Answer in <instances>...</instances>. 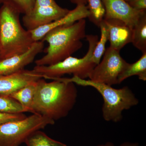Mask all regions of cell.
<instances>
[{
    "label": "cell",
    "mask_w": 146,
    "mask_h": 146,
    "mask_svg": "<svg viewBox=\"0 0 146 146\" xmlns=\"http://www.w3.org/2000/svg\"><path fill=\"white\" fill-rule=\"evenodd\" d=\"M37 80L32 104V113L39 114L55 122L67 117L76 102L75 84L64 78L52 79L48 82Z\"/></svg>",
    "instance_id": "obj_1"
},
{
    "label": "cell",
    "mask_w": 146,
    "mask_h": 146,
    "mask_svg": "<svg viewBox=\"0 0 146 146\" xmlns=\"http://www.w3.org/2000/svg\"><path fill=\"white\" fill-rule=\"evenodd\" d=\"M86 20L82 19L49 31L41 40L48 44L44 49L46 54L35 60L36 65H53L80 49L83 46L82 40L86 37Z\"/></svg>",
    "instance_id": "obj_2"
},
{
    "label": "cell",
    "mask_w": 146,
    "mask_h": 146,
    "mask_svg": "<svg viewBox=\"0 0 146 146\" xmlns=\"http://www.w3.org/2000/svg\"><path fill=\"white\" fill-rule=\"evenodd\" d=\"M20 14L8 3L3 4L0 8L1 59L24 53L35 42L31 31L22 26Z\"/></svg>",
    "instance_id": "obj_3"
},
{
    "label": "cell",
    "mask_w": 146,
    "mask_h": 146,
    "mask_svg": "<svg viewBox=\"0 0 146 146\" xmlns=\"http://www.w3.org/2000/svg\"><path fill=\"white\" fill-rule=\"evenodd\" d=\"M64 78L80 86H91L101 95L104 100L102 114L106 121H120L122 119L124 110L129 109L139 103L138 98L128 86L116 89L107 84L82 79L75 76Z\"/></svg>",
    "instance_id": "obj_4"
},
{
    "label": "cell",
    "mask_w": 146,
    "mask_h": 146,
    "mask_svg": "<svg viewBox=\"0 0 146 146\" xmlns=\"http://www.w3.org/2000/svg\"><path fill=\"white\" fill-rule=\"evenodd\" d=\"M85 38L89 43V49L83 57L79 58L70 56L53 65H36L33 70L47 79L59 78L65 74H72L82 79L89 78L96 65L92 58L99 39L98 35H86Z\"/></svg>",
    "instance_id": "obj_5"
},
{
    "label": "cell",
    "mask_w": 146,
    "mask_h": 146,
    "mask_svg": "<svg viewBox=\"0 0 146 146\" xmlns=\"http://www.w3.org/2000/svg\"><path fill=\"white\" fill-rule=\"evenodd\" d=\"M54 123L48 118L33 114L23 119L0 125V146H20L32 132Z\"/></svg>",
    "instance_id": "obj_6"
},
{
    "label": "cell",
    "mask_w": 146,
    "mask_h": 146,
    "mask_svg": "<svg viewBox=\"0 0 146 146\" xmlns=\"http://www.w3.org/2000/svg\"><path fill=\"white\" fill-rule=\"evenodd\" d=\"M128 64L121 56L119 51L108 47L102 60L95 66L89 78L94 82L109 86L119 84L118 78Z\"/></svg>",
    "instance_id": "obj_7"
},
{
    "label": "cell",
    "mask_w": 146,
    "mask_h": 146,
    "mask_svg": "<svg viewBox=\"0 0 146 146\" xmlns=\"http://www.w3.org/2000/svg\"><path fill=\"white\" fill-rule=\"evenodd\" d=\"M70 10L58 5L54 0H35L33 8L22 18L23 26L32 31L59 20Z\"/></svg>",
    "instance_id": "obj_8"
},
{
    "label": "cell",
    "mask_w": 146,
    "mask_h": 146,
    "mask_svg": "<svg viewBox=\"0 0 146 146\" xmlns=\"http://www.w3.org/2000/svg\"><path fill=\"white\" fill-rule=\"evenodd\" d=\"M105 10L104 19H117L133 29L146 10H137L125 0H102Z\"/></svg>",
    "instance_id": "obj_9"
},
{
    "label": "cell",
    "mask_w": 146,
    "mask_h": 146,
    "mask_svg": "<svg viewBox=\"0 0 146 146\" xmlns=\"http://www.w3.org/2000/svg\"><path fill=\"white\" fill-rule=\"evenodd\" d=\"M44 43L35 42L26 52L0 60V75L10 74L24 70L33 63L37 55L44 51Z\"/></svg>",
    "instance_id": "obj_10"
},
{
    "label": "cell",
    "mask_w": 146,
    "mask_h": 146,
    "mask_svg": "<svg viewBox=\"0 0 146 146\" xmlns=\"http://www.w3.org/2000/svg\"><path fill=\"white\" fill-rule=\"evenodd\" d=\"M42 78L33 70L25 69L10 74L0 75V94L10 95Z\"/></svg>",
    "instance_id": "obj_11"
},
{
    "label": "cell",
    "mask_w": 146,
    "mask_h": 146,
    "mask_svg": "<svg viewBox=\"0 0 146 146\" xmlns=\"http://www.w3.org/2000/svg\"><path fill=\"white\" fill-rule=\"evenodd\" d=\"M89 15L88 7L86 5H77L75 8L70 10L63 18L30 31L34 42H38L41 41L45 35L52 29L64 25L72 24L82 19L88 18Z\"/></svg>",
    "instance_id": "obj_12"
},
{
    "label": "cell",
    "mask_w": 146,
    "mask_h": 146,
    "mask_svg": "<svg viewBox=\"0 0 146 146\" xmlns=\"http://www.w3.org/2000/svg\"><path fill=\"white\" fill-rule=\"evenodd\" d=\"M108 32L110 46L119 51L125 45L131 43L132 29L125 23L117 19H104Z\"/></svg>",
    "instance_id": "obj_13"
},
{
    "label": "cell",
    "mask_w": 146,
    "mask_h": 146,
    "mask_svg": "<svg viewBox=\"0 0 146 146\" xmlns=\"http://www.w3.org/2000/svg\"><path fill=\"white\" fill-rule=\"evenodd\" d=\"M37 81L24 86L9 95L19 102L27 112L32 113L33 102L36 91Z\"/></svg>",
    "instance_id": "obj_14"
},
{
    "label": "cell",
    "mask_w": 146,
    "mask_h": 146,
    "mask_svg": "<svg viewBox=\"0 0 146 146\" xmlns=\"http://www.w3.org/2000/svg\"><path fill=\"white\" fill-rule=\"evenodd\" d=\"M137 76L143 81L146 80V52L135 63L129 64L127 66L118 78V83L120 84L127 78Z\"/></svg>",
    "instance_id": "obj_15"
},
{
    "label": "cell",
    "mask_w": 146,
    "mask_h": 146,
    "mask_svg": "<svg viewBox=\"0 0 146 146\" xmlns=\"http://www.w3.org/2000/svg\"><path fill=\"white\" fill-rule=\"evenodd\" d=\"M131 43L143 54L146 52V13L132 29Z\"/></svg>",
    "instance_id": "obj_16"
},
{
    "label": "cell",
    "mask_w": 146,
    "mask_h": 146,
    "mask_svg": "<svg viewBox=\"0 0 146 146\" xmlns=\"http://www.w3.org/2000/svg\"><path fill=\"white\" fill-rule=\"evenodd\" d=\"M27 146H67L66 144L54 140L40 130L30 134L25 142Z\"/></svg>",
    "instance_id": "obj_17"
},
{
    "label": "cell",
    "mask_w": 146,
    "mask_h": 146,
    "mask_svg": "<svg viewBox=\"0 0 146 146\" xmlns=\"http://www.w3.org/2000/svg\"><path fill=\"white\" fill-rule=\"evenodd\" d=\"M89 15L88 18L95 25L99 27L104 19L105 10L102 0H86Z\"/></svg>",
    "instance_id": "obj_18"
},
{
    "label": "cell",
    "mask_w": 146,
    "mask_h": 146,
    "mask_svg": "<svg viewBox=\"0 0 146 146\" xmlns=\"http://www.w3.org/2000/svg\"><path fill=\"white\" fill-rule=\"evenodd\" d=\"M99 27L101 30V37L98 41L92 56V60L96 65L100 62L102 56L104 55L106 49V45L108 39V32L107 26L102 21Z\"/></svg>",
    "instance_id": "obj_19"
},
{
    "label": "cell",
    "mask_w": 146,
    "mask_h": 146,
    "mask_svg": "<svg viewBox=\"0 0 146 146\" xmlns=\"http://www.w3.org/2000/svg\"><path fill=\"white\" fill-rule=\"evenodd\" d=\"M27 112L26 110L16 100L9 95L0 94V112L20 113Z\"/></svg>",
    "instance_id": "obj_20"
},
{
    "label": "cell",
    "mask_w": 146,
    "mask_h": 146,
    "mask_svg": "<svg viewBox=\"0 0 146 146\" xmlns=\"http://www.w3.org/2000/svg\"><path fill=\"white\" fill-rule=\"evenodd\" d=\"M35 0H0V3H8L12 5L21 13H29L34 7Z\"/></svg>",
    "instance_id": "obj_21"
},
{
    "label": "cell",
    "mask_w": 146,
    "mask_h": 146,
    "mask_svg": "<svg viewBox=\"0 0 146 146\" xmlns=\"http://www.w3.org/2000/svg\"><path fill=\"white\" fill-rule=\"evenodd\" d=\"M27 116L24 113H7L0 112V125L23 119Z\"/></svg>",
    "instance_id": "obj_22"
},
{
    "label": "cell",
    "mask_w": 146,
    "mask_h": 146,
    "mask_svg": "<svg viewBox=\"0 0 146 146\" xmlns=\"http://www.w3.org/2000/svg\"><path fill=\"white\" fill-rule=\"evenodd\" d=\"M127 3L132 8L137 10H146V0H130Z\"/></svg>",
    "instance_id": "obj_23"
},
{
    "label": "cell",
    "mask_w": 146,
    "mask_h": 146,
    "mask_svg": "<svg viewBox=\"0 0 146 146\" xmlns=\"http://www.w3.org/2000/svg\"><path fill=\"white\" fill-rule=\"evenodd\" d=\"M98 146H115L112 143L108 142L102 145H99ZM119 146H139L138 143H130V142H125L121 144Z\"/></svg>",
    "instance_id": "obj_24"
},
{
    "label": "cell",
    "mask_w": 146,
    "mask_h": 146,
    "mask_svg": "<svg viewBox=\"0 0 146 146\" xmlns=\"http://www.w3.org/2000/svg\"><path fill=\"white\" fill-rule=\"evenodd\" d=\"M71 3L79 5H86L87 4L86 0H69Z\"/></svg>",
    "instance_id": "obj_25"
},
{
    "label": "cell",
    "mask_w": 146,
    "mask_h": 146,
    "mask_svg": "<svg viewBox=\"0 0 146 146\" xmlns=\"http://www.w3.org/2000/svg\"><path fill=\"white\" fill-rule=\"evenodd\" d=\"M125 1L127 2H128L129 1H130V0H125Z\"/></svg>",
    "instance_id": "obj_26"
},
{
    "label": "cell",
    "mask_w": 146,
    "mask_h": 146,
    "mask_svg": "<svg viewBox=\"0 0 146 146\" xmlns=\"http://www.w3.org/2000/svg\"><path fill=\"white\" fill-rule=\"evenodd\" d=\"M0 59H1V56H0Z\"/></svg>",
    "instance_id": "obj_27"
}]
</instances>
